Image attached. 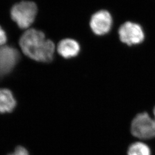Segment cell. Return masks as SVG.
<instances>
[{
	"instance_id": "6da1fadb",
	"label": "cell",
	"mask_w": 155,
	"mask_h": 155,
	"mask_svg": "<svg viewBox=\"0 0 155 155\" xmlns=\"http://www.w3.org/2000/svg\"><path fill=\"white\" fill-rule=\"evenodd\" d=\"M19 45L22 52L33 61L49 63L54 59L55 45L41 31L28 29L21 36Z\"/></svg>"
},
{
	"instance_id": "7a4b0ae2",
	"label": "cell",
	"mask_w": 155,
	"mask_h": 155,
	"mask_svg": "<svg viewBox=\"0 0 155 155\" xmlns=\"http://www.w3.org/2000/svg\"><path fill=\"white\" fill-rule=\"evenodd\" d=\"M37 13L38 6L35 2L22 1L12 7L11 16L19 28L25 29L33 24Z\"/></svg>"
},
{
	"instance_id": "3957f363",
	"label": "cell",
	"mask_w": 155,
	"mask_h": 155,
	"mask_svg": "<svg viewBox=\"0 0 155 155\" xmlns=\"http://www.w3.org/2000/svg\"><path fill=\"white\" fill-rule=\"evenodd\" d=\"M130 131L133 136L141 140H148L155 138V121L146 112L137 114L133 118Z\"/></svg>"
},
{
	"instance_id": "277c9868",
	"label": "cell",
	"mask_w": 155,
	"mask_h": 155,
	"mask_svg": "<svg viewBox=\"0 0 155 155\" xmlns=\"http://www.w3.org/2000/svg\"><path fill=\"white\" fill-rule=\"evenodd\" d=\"M119 38L123 43L129 46L140 45L145 38L143 27L137 23L127 21L118 29Z\"/></svg>"
},
{
	"instance_id": "5b68a950",
	"label": "cell",
	"mask_w": 155,
	"mask_h": 155,
	"mask_svg": "<svg viewBox=\"0 0 155 155\" xmlns=\"http://www.w3.org/2000/svg\"><path fill=\"white\" fill-rule=\"evenodd\" d=\"M113 23V18L110 12L106 10H101L95 12L91 17L90 27L94 34L103 36L110 31Z\"/></svg>"
},
{
	"instance_id": "8992f818",
	"label": "cell",
	"mask_w": 155,
	"mask_h": 155,
	"mask_svg": "<svg viewBox=\"0 0 155 155\" xmlns=\"http://www.w3.org/2000/svg\"><path fill=\"white\" fill-rule=\"evenodd\" d=\"M20 58V53L15 48L8 45L0 46V78L11 72Z\"/></svg>"
},
{
	"instance_id": "52a82bcc",
	"label": "cell",
	"mask_w": 155,
	"mask_h": 155,
	"mask_svg": "<svg viewBox=\"0 0 155 155\" xmlns=\"http://www.w3.org/2000/svg\"><path fill=\"white\" fill-rule=\"evenodd\" d=\"M80 51L81 46L77 41L74 39H63L57 46L58 54L65 59H71L76 57L79 54Z\"/></svg>"
},
{
	"instance_id": "ba28073f",
	"label": "cell",
	"mask_w": 155,
	"mask_h": 155,
	"mask_svg": "<svg viewBox=\"0 0 155 155\" xmlns=\"http://www.w3.org/2000/svg\"><path fill=\"white\" fill-rule=\"evenodd\" d=\"M16 106V101L11 91L8 89H0V113H11Z\"/></svg>"
},
{
	"instance_id": "9c48e42d",
	"label": "cell",
	"mask_w": 155,
	"mask_h": 155,
	"mask_svg": "<svg viewBox=\"0 0 155 155\" xmlns=\"http://www.w3.org/2000/svg\"><path fill=\"white\" fill-rule=\"evenodd\" d=\"M127 155H152L151 150L147 144L142 141L134 142L130 145Z\"/></svg>"
},
{
	"instance_id": "30bf717a",
	"label": "cell",
	"mask_w": 155,
	"mask_h": 155,
	"mask_svg": "<svg viewBox=\"0 0 155 155\" xmlns=\"http://www.w3.org/2000/svg\"><path fill=\"white\" fill-rule=\"evenodd\" d=\"M8 155H29L28 150L21 146L17 147L15 152Z\"/></svg>"
},
{
	"instance_id": "8fae6325",
	"label": "cell",
	"mask_w": 155,
	"mask_h": 155,
	"mask_svg": "<svg viewBox=\"0 0 155 155\" xmlns=\"http://www.w3.org/2000/svg\"><path fill=\"white\" fill-rule=\"evenodd\" d=\"M7 41V36L5 31L0 26V46L5 45Z\"/></svg>"
},
{
	"instance_id": "7c38bea8",
	"label": "cell",
	"mask_w": 155,
	"mask_h": 155,
	"mask_svg": "<svg viewBox=\"0 0 155 155\" xmlns=\"http://www.w3.org/2000/svg\"><path fill=\"white\" fill-rule=\"evenodd\" d=\"M153 119L155 121V106L153 109Z\"/></svg>"
}]
</instances>
